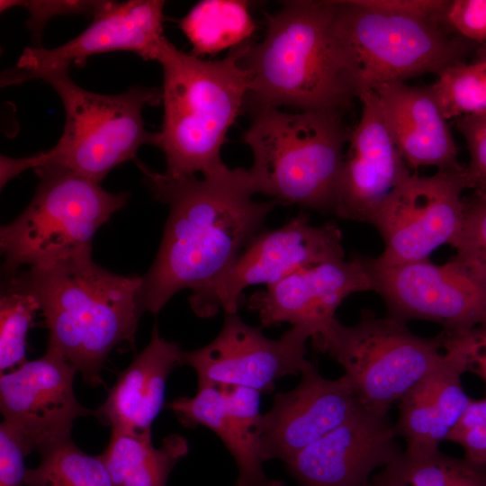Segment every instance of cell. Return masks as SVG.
I'll return each instance as SVG.
<instances>
[{
    "mask_svg": "<svg viewBox=\"0 0 486 486\" xmlns=\"http://www.w3.org/2000/svg\"><path fill=\"white\" fill-rule=\"evenodd\" d=\"M50 85L62 101L66 123L50 150L20 158L1 156V187L27 169L52 166L99 183L116 166L134 159L140 146L156 143L145 129L142 111L161 103L158 88L135 86L120 94H101L77 86L68 68L35 77Z\"/></svg>",
    "mask_w": 486,
    "mask_h": 486,
    "instance_id": "obj_6",
    "label": "cell"
},
{
    "mask_svg": "<svg viewBox=\"0 0 486 486\" xmlns=\"http://www.w3.org/2000/svg\"><path fill=\"white\" fill-rule=\"evenodd\" d=\"M182 425L203 426L214 432L233 457L238 477L234 486H286L264 471L256 434V423L232 416L215 385L198 387L194 397H179L166 405Z\"/></svg>",
    "mask_w": 486,
    "mask_h": 486,
    "instance_id": "obj_23",
    "label": "cell"
},
{
    "mask_svg": "<svg viewBox=\"0 0 486 486\" xmlns=\"http://www.w3.org/2000/svg\"><path fill=\"white\" fill-rule=\"evenodd\" d=\"M86 248L30 267L10 284L38 301L50 331L47 351L73 365L88 384L103 383L101 370L112 350L134 342L144 311L142 277L112 274L95 264Z\"/></svg>",
    "mask_w": 486,
    "mask_h": 486,
    "instance_id": "obj_3",
    "label": "cell"
},
{
    "mask_svg": "<svg viewBox=\"0 0 486 486\" xmlns=\"http://www.w3.org/2000/svg\"><path fill=\"white\" fill-rule=\"evenodd\" d=\"M462 230L452 246L461 257L486 271V194L466 199Z\"/></svg>",
    "mask_w": 486,
    "mask_h": 486,
    "instance_id": "obj_30",
    "label": "cell"
},
{
    "mask_svg": "<svg viewBox=\"0 0 486 486\" xmlns=\"http://www.w3.org/2000/svg\"><path fill=\"white\" fill-rule=\"evenodd\" d=\"M76 372L61 356L47 351L42 357L1 374L4 421L18 435L27 454H41L71 439L75 419L94 414L76 399Z\"/></svg>",
    "mask_w": 486,
    "mask_h": 486,
    "instance_id": "obj_14",
    "label": "cell"
},
{
    "mask_svg": "<svg viewBox=\"0 0 486 486\" xmlns=\"http://www.w3.org/2000/svg\"><path fill=\"white\" fill-rule=\"evenodd\" d=\"M179 27L197 57L241 46L256 28L244 0L200 1L179 20Z\"/></svg>",
    "mask_w": 486,
    "mask_h": 486,
    "instance_id": "obj_25",
    "label": "cell"
},
{
    "mask_svg": "<svg viewBox=\"0 0 486 486\" xmlns=\"http://www.w3.org/2000/svg\"><path fill=\"white\" fill-rule=\"evenodd\" d=\"M154 196L169 207L156 259L142 277L144 310L158 313L183 289L198 291L226 271L262 231L274 200L257 202L249 169L172 178L138 162Z\"/></svg>",
    "mask_w": 486,
    "mask_h": 486,
    "instance_id": "obj_1",
    "label": "cell"
},
{
    "mask_svg": "<svg viewBox=\"0 0 486 486\" xmlns=\"http://www.w3.org/2000/svg\"><path fill=\"white\" fill-rule=\"evenodd\" d=\"M311 334L292 327L279 339L264 336L238 313L225 314L220 333L206 346L184 352V364L197 374L198 387L230 383L272 393L275 382L298 375L310 364L305 358Z\"/></svg>",
    "mask_w": 486,
    "mask_h": 486,
    "instance_id": "obj_13",
    "label": "cell"
},
{
    "mask_svg": "<svg viewBox=\"0 0 486 486\" xmlns=\"http://www.w3.org/2000/svg\"><path fill=\"white\" fill-rule=\"evenodd\" d=\"M401 157L411 168L435 166L438 170L464 168L457 160V146L429 86L392 82L373 89Z\"/></svg>",
    "mask_w": 486,
    "mask_h": 486,
    "instance_id": "obj_21",
    "label": "cell"
},
{
    "mask_svg": "<svg viewBox=\"0 0 486 486\" xmlns=\"http://www.w3.org/2000/svg\"><path fill=\"white\" fill-rule=\"evenodd\" d=\"M40 454V464L26 470V486H112L101 457L87 454L71 439Z\"/></svg>",
    "mask_w": 486,
    "mask_h": 486,
    "instance_id": "obj_26",
    "label": "cell"
},
{
    "mask_svg": "<svg viewBox=\"0 0 486 486\" xmlns=\"http://www.w3.org/2000/svg\"><path fill=\"white\" fill-rule=\"evenodd\" d=\"M447 335L442 362L400 400L395 427L407 454L438 451L472 400L462 384L470 370L468 331Z\"/></svg>",
    "mask_w": 486,
    "mask_h": 486,
    "instance_id": "obj_20",
    "label": "cell"
},
{
    "mask_svg": "<svg viewBox=\"0 0 486 486\" xmlns=\"http://www.w3.org/2000/svg\"><path fill=\"white\" fill-rule=\"evenodd\" d=\"M293 389L277 392L261 415L256 434L262 460L284 464L345 422L360 406L345 375L323 377L310 363Z\"/></svg>",
    "mask_w": 486,
    "mask_h": 486,
    "instance_id": "obj_17",
    "label": "cell"
},
{
    "mask_svg": "<svg viewBox=\"0 0 486 486\" xmlns=\"http://www.w3.org/2000/svg\"><path fill=\"white\" fill-rule=\"evenodd\" d=\"M342 258L338 227L333 222L314 226L300 213L280 228L261 231L226 271L192 293L189 304L200 318L220 310L238 313L247 287L271 286L302 268Z\"/></svg>",
    "mask_w": 486,
    "mask_h": 486,
    "instance_id": "obj_10",
    "label": "cell"
},
{
    "mask_svg": "<svg viewBox=\"0 0 486 486\" xmlns=\"http://www.w3.org/2000/svg\"><path fill=\"white\" fill-rule=\"evenodd\" d=\"M35 194L22 212L0 231L6 270L46 265L92 248V238L113 212L123 207L128 193L112 194L99 183L52 166L35 169Z\"/></svg>",
    "mask_w": 486,
    "mask_h": 486,
    "instance_id": "obj_8",
    "label": "cell"
},
{
    "mask_svg": "<svg viewBox=\"0 0 486 486\" xmlns=\"http://www.w3.org/2000/svg\"><path fill=\"white\" fill-rule=\"evenodd\" d=\"M447 338L444 330L418 336L406 322L364 309L357 323L345 326L336 319L312 344L340 364L364 407L388 414L442 362Z\"/></svg>",
    "mask_w": 486,
    "mask_h": 486,
    "instance_id": "obj_7",
    "label": "cell"
},
{
    "mask_svg": "<svg viewBox=\"0 0 486 486\" xmlns=\"http://www.w3.org/2000/svg\"><path fill=\"white\" fill-rule=\"evenodd\" d=\"M242 64L249 75L253 109L343 114L361 90L359 68L335 0L284 2L268 16L263 40L249 43Z\"/></svg>",
    "mask_w": 486,
    "mask_h": 486,
    "instance_id": "obj_2",
    "label": "cell"
},
{
    "mask_svg": "<svg viewBox=\"0 0 486 486\" xmlns=\"http://www.w3.org/2000/svg\"><path fill=\"white\" fill-rule=\"evenodd\" d=\"M372 482L376 486H414L403 479L390 464L385 466Z\"/></svg>",
    "mask_w": 486,
    "mask_h": 486,
    "instance_id": "obj_40",
    "label": "cell"
},
{
    "mask_svg": "<svg viewBox=\"0 0 486 486\" xmlns=\"http://www.w3.org/2000/svg\"><path fill=\"white\" fill-rule=\"evenodd\" d=\"M446 441L459 445L466 461L486 468V396L471 400Z\"/></svg>",
    "mask_w": 486,
    "mask_h": 486,
    "instance_id": "obj_32",
    "label": "cell"
},
{
    "mask_svg": "<svg viewBox=\"0 0 486 486\" xmlns=\"http://www.w3.org/2000/svg\"><path fill=\"white\" fill-rule=\"evenodd\" d=\"M362 486H376L373 482H368L367 484L362 485Z\"/></svg>",
    "mask_w": 486,
    "mask_h": 486,
    "instance_id": "obj_42",
    "label": "cell"
},
{
    "mask_svg": "<svg viewBox=\"0 0 486 486\" xmlns=\"http://www.w3.org/2000/svg\"><path fill=\"white\" fill-rule=\"evenodd\" d=\"M183 364L184 351L161 338L155 324L148 345L119 374L94 415L112 430L151 435V424L164 405L167 377Z\"/></svg>",
    "mask_w": 486,
    "mask_h": 486,
    "instance_id": "obj_22",
    "label": "cell"
},
{
    "mask_svg": "<svg viewBox=\"0 0 486 486\" xmlns=\"http://www.w3.org/2000/svg\"><path fill=\"white\" fill-rule=\"evenodd\" d=\"M482 59H486V53L480 57H477V60H482Z\"/></svg>",
    "mask_w": 486,
    "mask_h": 486,
    "instance_id": "obj_41",
    "label": "cell"
},
{
    "mask_svg": "<svg viewBox=\"0 0 486 486\" xmlns=\"http://www.w3.org/2000/svg\"><path fill=\"white\" fill-rule=\"evenodd\" d=\"M445 22L463 39L480 44L477 57L486 53V0L450 1Z\"/></svg>",
    "mask_w": 486,
    "mask_h": 486,
    "instance_id": "obj_34",
    "label": "cell"
},
{
    "mask_svg": "<svg viewBox=\"0 0 486 486\" xmlns=\"http://www.w3.org/2000/svg\"><path fill=\"white\" fill-rule=\"evenodd\" d=\"M187 452L188 443L180 435L166 437L155 448L151 435L112 430L109 444L99 456L112 486H166L172 469Z\"/></svg>",
    "mask_w": 486,
    "mask_h": 486,
    "instance_id": "obj_24",
    "label": "cell"
},
{
    "mask_svg": "<svg viewBox=\"0 0 486 486\" xmlns=\"http://www.w3.org/2000/svg\"><path fill=\"white\" fill-rule=\"evenodd\" d=\"M358 100L361 115L349 132L334 214L370 223L390 194L411 174L387 127L377 94L364 88Z\"/></svg>",
    "mask_w": 486,
    "mask_h": 486,
    "instance_id": "obj_19",
    "label": "cell"
},
{
    "mask_svg": "<svg viewBox=\"0 0 486 486\" xmlns=\"http://www.w3.org/2000/svg\"><path fill=\"white\" fill-rule=\"evenodd\" d=\"M15 431L4 421L0 425V486H25L27 455Z\"/></svg>",
    "mask_w": 486,
    "mask_h": 486,
    "instance_id": "obj_36",
    "label": "cell"
},
{
    "mask_svg": "<svg viewBox=\"0 0 486 486\" xmlns=\"http://www.w3.org/2000/svg\"><path fill=\"white\" fill-rule=\"evenodd\" d=\"M247 42L220 60H204L176 49L165 36L155 60L163 72L161 130L155 146L166 157L165 174L184 178L224 166L220 150L249 92L242 64Z\"/></svg>",
    "mask_w": 486,
    "mask_h": 486,
    "instance_id": "obj_4",
    "label": "cell"
},
{
    "mask_svg": "<svg viewBox=\"0 0 486 486\" xmlns=\"http://www.w3.org/2000/svg\"><path fill=\"white\" fill-rule=\"evenodd\" d=\"M374 291L388 315L440 324L448 334L486 325V271L456 255L436 265L428 259L383 266L368 257Z\"/></svg>",
    "mask_w": 486,
    "mask_h": 486,
    "instance_id": "obj_11",
    "label": "cell"
},
{
    "mask_svg": "<svg viewBox=\"0 0 486 486\" xmlns=\"http://www.w3.org/2000/svg\"><path fill=\"white\" fill-rule=\"evenodd\" d=\"M220 392L228 411L234 417L252 423H256L260 417V392L255 389L220 383L215 385Z\"/></svg>",
    "mask_w": 486,
    "mask_h": 486,
    "instance_id": "obj_37",
    "label": "cell"
},
{
    "mask_svg": "<svg viewBox=\"0 0 486 486\" xmlns=\"http://www.w3.org/2000/svg\"><path fill=\"white\" fill-rule=\"evenodd\" d=\"M367 9L446 24L448 0H356Z\"/></svg>",
    "mask_w": 486,
    "mask_h": 486,
    "instance_id": "obj_35",
    "label": "cell"
},
{
    "mask_svg": "<svg viewBox=\"0 0 486 486\" xmlns=\"http://www.w3.org/2000/svg\"><path fill=\"white\" fill-rule=\"evenodd\" d=\"M164 6L161 0L106 1L90 25L75 39L54 48H26L17 68L4 76L3 85L35 79L42 73L83 66L87 58L115 50H128L145 60H155L164 37Z\"/></svg>",
    "mask_w": 486,
    "mask_h": 486,
    "instance_id": "obj_15",
    "label": "cell"
},
{
    "mask_svg": "<svg viewBox=\"0 0 486 486\" xmlns=\"http://www.w3.org/2000/svg\"><path fill=\"white\" fill-rule=\"evenodd\" d=\"M40 310L37 299L12 284L0 300V371L14 372L26 360V336L33 318Z\"/></svg>",
    "mask_w": 486,
    "mask_h": 486,
    "instance_id": "obj_28",
    "label": "cell"
},
{
    "mask_svg": "<svg viewBox=\"0 0 486 486\" xmlns=\"http://www.w3.org/2000/svg\"><path fill=\"white\" fill-rule=\"evenodd\" d=\"M387 413L363 404L341 425L285 463L298 486H362L403 452Z\"/></svg>",
    "mask_w": 486,
    "mask_h": 486,
    "instance_id": "obj_16",
    "label": "cell"
},
{
    "mask_svg": "<svg viewBox=\"0 0 486 486\" xmlns=\"http://www.w3.org/2000/svg\"><path fill=\"white\" fill-rule=\"evenodd\" d=\"M338 2L340 25L359 68L361 90L428 73L438 75L463 63L470 41L450 36L439 22L373 11L356 0Z\"/></svg>",
    "mask_w": 486,
    "mask_h": 486,
    "instance_id": "obj_9",
    "label": "cell"
},
{
    "mask_svg": "<svg viewBox=\"0 0 486 486\" xmlns=\"http://www.w3.org/2000/svg\"><path fill=\"white\" fill-rule=\"evenodd\" d=\"M243 142L257 194L284 204L333 213L350 130L328 111L253 109Z\"/></svg>",
    "mask_w": 486,
    "mask_h": 486,
    "instance_id": "obj_5",
    "label": "cell"
},
{
    "mask_svg": "<svg viewBox=\"0 0 486 486\" xmlns=\"http://www.w3.org/2000/svg\"><path fill=\"white\" fill-rule=\"evenodd\" d=\"M470 372L486 384V325L468 331Z\"/></svg>",
    "mask_w": 486,
    "mask_h": 486,
    "instance_id": "obj_38",
    "label": "cell"
},
{
    "mask_svg": "<svg viewBox=\"0 0 486 486\" xmlns=\"http://www.w3.org/2000/svg\"><path fill=\"white\" fill-rule=\"evenodd\" d=\"M450 486H486V468L468 461Z\"/></svg>",
    "mask_w": 486,
    "mask_h": 486,
    "instance_id": "obj_39",
    "label": "cell"
},
{
    "mask_svg": "<svg viewBox=\"0 0 486 486\" xmlns=\"http://www.w3.org/2000/svg\"><path fill=\"white\" fill-rule=\"evenodd\" d=\"M465 464L464 458L451 457L438 450L419 454L403 452L390 465L414 486H450Z\"/></svg>",
    "mask_w": 486,
    "mask_h": 486,
    "instance_id": "obj_29",
    "label": "cell"
},
{
    "mask_svg": "<svg viewBox=\"0 0 486 486\" xmlns=\"http://www.w3.org/2000/svg\"><path fill=\"white\" fill-rule=\"evenodd\" d=\"M429 88L447 121L485 113L486 59L446 68Z\"/></svg>",
    "mask_w": 486,
    "mask_h": 486,
    "instance_id": "obj_27",
    "label": "cell"
},
{
    "mask_svg": "<svg viewBox=\"0 0 486 486\" xmlns=\"http://www.w3.org/2000/svg\"><path fill=\"white\" fill-rule=\"evenodd\" d=\"M457 130L463 135L470 154L465 167L466 176L477 193L486 192V112L455 119Z\"/></svg>",
    "mask_w": 486,
    "mask_h": 486,
    "instance_id": "obj_33",
    "label": "cell"
},
{
    "mask_svg": "<svg viewBox=\"0 0 486 486\" xmlns=\"http://www.w3.org/2000/svg\"><path fill=\"white\" fill-rule=\"evenodd\" d=\"M470 188L465 167L410 175L386 198L373 217L383 240L376 264L394 266L428 259L437 248L452 246L464 220L463 193Z\"/></svg>",
    "mask_w": 486,
    "mask_h": 486,
    "instance_id": "obj_12",
    "label": "cell"
},
{
    "mask_svg": "<svg viewBox=\"0 0 486 486\" xmlns=\"http://www.w3.org/2000/svg\"><path fill=\"white\" fill-rule=\"evenodd\" d=\"M106 1L82 0H1L0 11L4 12L14 6H22L28 10L27 27L33 39L40 41L42 31L47 22L56 17L73 14L94 15Z\"/></svg>",
    "mask_w": 486,
    "mask_h": 486,
    "instance_id": "obj_31",
    "label": "cell"
},
{
    "mask_svg": "<svg viewBox=\"0 0 486 486\" xmlns=\"http://www.w3.org/2000/svg\"><path fill=\"white\" fill-rule=\"evenodd\" d=\"M476 193H477V192H476ZM481 194H486V192H485V193H481Z\"/></svg>",
    "mask_w": 486,
    "mask_h": 486,
    "instance_id": "obj_43",
    "label": "cell"
},
{
    "mask_svg": "<svg viewBox=\"0 0 486 486\" xmlns=\"http://www.w3.org/2000/svg\"><path fill=\"white\" fill-rule=\"evenodd\" d=\"M374 291L367 256L359 255L302 268L251 294L245 302L262 327L287 322L322 336L337 319L340 303L355 292Z\"/></svg>",
    "mask_w": 486,
    "mask_h": 486,
    "instance_id": "obj_18",
    "label": "cell"
}]
</instances>
